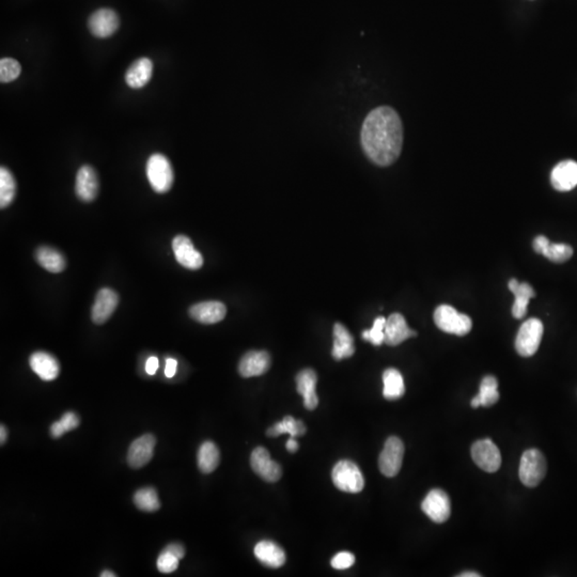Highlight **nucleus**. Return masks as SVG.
I'll return each instance as SVG.
<instances>
[{
	"mask_svg": "<svg viewBox=\"0 0 577 577\" xmlns=\"http://www.w3.org/2000/svg\"><path fill=\"white\" fill-rule=\"evenodd\" d=\"M198 467L203 474H211L219 465V450L213 442H205L198 450Z\"/></svg>",
	"mask_w": 577,
	"mask_h": 577,
	"instance_id": "obj_27",
	"label": "nucleus"
},
{
	"mask_svg": "<svg viewBox=\"0 0 577 577\" xmlns=\"http://www.w3.org/2000/svg\"><path fill=\"white\" fill-rule=\"evenodd\" d=\"M88 26L96 38H109L118 30V14L111 9L98 10L90 16Z\"/></svg>",
	"mask_w": 577,
	"mask_h": 577,
	"instance_id": "obj_14",
	"label": "nucleus"
},
{
	"mask_svg": "<svg viewBox=\"0 0 577 577\" xmlns=\"http://www.w3.org/2000/svg\"><path fill=\"white\" fill-rule=\"evenodd\" d=\"M36 259L38 264L51 273H61L67 267L63 253L48 246H42L36 249Z\"/></svg>",
	"mask_w": 577,
	"mask_h": 577,
	"instance_id": "obj_26",
	"label": "nucleus"
},
{
	"mask_svg": "<svg viewBox=\"0 0 577 577\" xmlns=\"http://www.w3.org/2000/svg\"><path fill=\"white\" fill-rule=\"evenodd\" d=\"M155 445L157 438L152 434H144L136 438L128 448V465L134 469L146 466L153 457Z\"/></svg>",
	"mask_w": 577,
	"mask_h": 577,
	"instance_id": "obj_12",
	"label": "nucleus"
},
{
	"mask_svg": "<svg viewBox=\"0 0 577 577\" xmlns=\"http://www.w3.org/2000/svg\"><path fill=\"white\" fill-rule=\"evenodd\" d=\"M354 563H355V557L353 554L349 552H341L332 558V567L337 570H346L351 567Z\"/></svg>",
	"mask_w": 577,
	"mask_h": 577,
	"instance_id": "obj_37",
	"label": "nucleus"
},
{
	"mask_svg": "<svg viewBox=\"0 0 577 577\" xmlns=\"http://www.w3.org/2000/svg\"><path fill=\"white\" fill-rule=\"evenodd\" d=\"M459 577H480L481 575L477 572H463L457 575Z\"/></svg>",
	"mask_w": 577,
	"mask_h": 577,
	"instance_id": "obj_46",
	"label": "nucleus"
},
{
	"mask_svg": "<svg viewBox=\"0 0 577 577\" xmlns=\"http://www.w3.org/2000/svg\"><path fill=\"white\" fill-rule=\"evenodd\" d=\"M250 465L258 476L267 482H276L282 478V467L272 460L265 448L258 447L250 457Z\"/></svg>",
	"mask_w": 577,
	"mask_h": 577,
	"instance_id": "obj_10",
	"label": "nucleus"
},
{
	"mask_svg": "<svg viewBox=\"0 0 577 577\" xmlns=\"http://www.w3.org/2000/svg\"><path fill=\"white\" fill-rule=\"evenodd\" d=\"M543 336V324L538 319L526 321L519 328L515 349L523 357H530L538 351Z\"/></svg>",
	"mask_w": 577,
	"mask_h": 577,
	"instance_id": "obj_6",
	"label": "nucleus"
},
{
	"mask_svg": "<svg viewBox=\"0 0 577 577\" xmlns=\"http://www.w3.org/2000/svg\"><path fill=\"white\" fill-rule=\"evenodd\" d=\"M60 422L63 423L65 432H70L80 426V418L73 411H67L61 417Z\"/></svg>",
	"mask_w": 577,
	"mask_h": 577,
	"instance_id": "obj_38",
	"label": "nucleus"
},
{
	"mask_svg": "<svg viewBox=\"0 0 577 577\" xmlns=\"http://www.w3.org/2000/svg\"><path fill=\"white\" fill-rule=\"evenodd\" d=\"M297 392L303 396L304 405L309 411L317 409L319 404L315 387H317V373L313 369H305L296 375Z\"/></svg>",
	"mask_w": 577,
	"mask_h": 577,
	"instance_id": "obj_21",
	"label": "nucleus"
},
{
	"mask_svg": "<svg viewBox=\"0 0 577 577\" xmlns=\"http://www.w3.org/2000/svg\"><path fill=\"white\" fill-rule=\"evenodd\" d=\"M361 147L372 163L390 166L399 159L403 146V125L397 111L380 106L365 117L361 126Z\"/></svg>",
	"mask_w": 577,
	"mask_h": 577,
	"instance_id": "obj_1",
	"label": "nucleus"
},
{
	"mask_svg": "<svg viewBox=\"0 0 577 577\" xmlns=\"http://www.w3.org/2000/svg\"><path fill=\"white\" fill-rule=\"evenodd\" d=\"M256 557L269 567H280L286 563V554L280 546L272 541L259 542L255 547Z\"/></svg>",
	"mask_w": 577,
	"mask_h": 577,
	"instance_id": "obj_24",
	"label": "nucleus"
},
{
	"mask_svg": "<svg viewBox=\"0 0 577 577\" xmlns=\"http://www.w3.org/2000/svg\"><path fill=\"white\" fill-rule=\"evenodd\" d=\"M383 383H384L383 394L385 399L392 401V400H398L403 397L405 392L403 376L397 369L389 368L385 371L383 373Z\"/></svg>",
	"mask_w": 577,
	"mask_h": 577,
	"instance_id": "obj_28",
	"label": "nucleus"
},
{
	"mask_svg": "<svg viewBox=\"0 0 577 577\" xmlns=\"http://www.w3.org/2000/svg\"><path fill=\"white\" fill-rule=\"evenodd\" d=\"M134 504L144 512H155L161 508L159 495L155 488H144L138 490L134 495Z\"/></svg>",
	"mask_w": 577,
	"mask_h": 577,
	"instance_id": "obj_31",
	"label": "nucleus"
},
{
	"mask_svg": "<svg viewBox=\"0 0 577 577\" xmlns=\"http://www.w3.org/2000/svg\"><path fill=\"white\" fill-rule=\"evenodd\" d=\"M100 576H101V577H115V576H117V575H115V573L111 572V571H104V572L101 573V575H100Z\"/></svg>",
	"mask_w": 577,
	"mask_h": 577,
	"instance_id": "obj_48",
	"label": "nucleus"
},
{
	"mask_svg": "<svg viewBox=\"0 0 577 577\" xmlns=\"http://www.w3.org/2000/svg\"><path fill=\"white\" fill-rule=\"evenodd\" d=\"M434 322L436 326L447 334L465 336L473 327L471 317L464 313H459L449 305H440L434 313Z\"/></svg>",
	"mask_w": 577,
	"mask_h": 577,
	"instance_id": "obj_5",
	"label": "nucleus"
},
{
	"mask_svg": "<svg viewBox=\"0 0 577 577\" xmlns=\"http://www.w3.org/2000/svg\"><path fill=\"white\" fill-rule=\"evenodd\" d=\"M271 367V356L265 351H250L240 359L238 372L243 378L264 374Z\"/></svg>",
	"mask_w": 577,
	"mask_h": 577,
	"instance_id": "obj_17",
	"label": "nucleus"
},
{
	"mask_svg": "<svg viewBox=\"0 0 577 577\" xmlns=\"http://www.w3.org/2000/svg\"><path fill=\"white\" fill-rule=\"evenodd\" d=\"M421 509L433 522L444 523L449 519L451 513V504L449 496L440 488L430 490L421 504Z\"/></svg>",
	"mask_w": 577,
	"mask_h": 577,
	"instance_id": "obj_9",
	"label": "nucleus"
},
{
	"mask_svg": "<svg viewBox=\"0 0 577 577\" xmlns=\"http://www.w3.org/2000/svg\"><path fill=\"white\" fill-rule=\"evenodd\" d=\"M8 432L7 428H5L3 425H1L0 427V442H1V445L5 444V440H7Z\"/></svg>",
	"mask_w": 577,
	"mask_h": 577,
	"instance_id": "obj_45",
	"label": "nucleus"
},
{
	"mask_svg": "<svg viewBox=\"0 0 577 577\" xmlns=\"http://www.w3.org/2000/svg\"><path fill=\"white\" fill-rule=\"evenodd\" d=\"M355 353L354 339L349 330L341 323H336L334 326V346H332V357L336 361L349 359Z\"/></svg>",
	"mask_w": 577,
	"mask_h": 577,
	"instance_id": "obj_25",
	"label": "nucleus"
},
{
	"mask_svg": "<svg viewBox=\"0 0 577 577\" xmlns=\"http://www.w3.org/2000/svg\"><path fill=\"white\" fill-rule=\"evenodd\" d=\"M22 73V67L13 58H3L0 60V82L3 84L13 82Z\"/></svg>",
	"mask_w": 577,
	"mask_h": 577,
	"instance_id": "obj_34",
	"label": "nucleus"
},
{
	"mask_svg": "<svg viewBox=\"0 0 577 577\" xmlns=\"http://www.w3.org/2000/svg\"><path fill=\"white\" fill-rule=\"evenodd\" d=\"M177 369H178V361L173 359H167L166 367H165V375L167 378H173L176 375Z\"/></svg>",
	"mask_w": 577,
	"mask_h": 577,
	"instance_id": "obj_41",
	"label": "nucleus"
},
{
	"mask_svg": "<svg viewBox=\"0 0 577 577\" xmlns=\"http://www.w3.org/2000/svg\"><path fill=\"white\" fill-rule=\"evenodd\" d=\"M165 551L170 552L173 555L177 556L179 559H182L185 556V548L180 543L168 544L166 547L163 548Z\"/></svg>",
	"mask_w": 577,
	"mask_h": 577,
	"instance_id": "obj_39",
	"label": "nucleus"
},
{
	"mask_svg": "<svg viewBox=\"0 0 577 577\" xmlns=\"http://www.w3.org/2000/svg\"><path fill=\"white\" fill-rule=\"evenodd\" d=\"M497 388V380L492 375H488L481 381L480 392L478 394L481 407H490L497 403L499 400V392Z\"/></svg>",
	"mask_w": 577,
	"mask_h": 577,
	"instance_id": "obj_32",
	"label": "nucleus"
},
{
	"mask_svg": "<svg viewBox=\"0 0 577 577\" xmlns=\"http://www.w3.org/2000/svg\"><path fill=\"white\" fill-rule=\"evenodd\" d=\"M147 177L154 192L165 194L172 188L174 173L170 161L163 154L155 153L148 159Z\"/></svg>",
	"mask_w": 577,
	"mask_h": 577,
	"instance_id": "obj_2",
	"label": "nucleus"
},
{
	"mask_svg": "<svg viewBox=\"0 0 577 577\" xmlns=\"http://www.w3.org/2000/svg\"><path fill=\"white\" fill-rule=\"evenodd\" d=\"M471 457L477 466L486 473H495L501 465V455L497 446L492 440H477L471 446Z\"/></svg>",
	"mask_w": 577,
	"mask_h": 577,
	"instance_id": "obj_8",
	"label": "nucleus"
},
{
	"mask_svg": "<svg viewBox=\"0 0 577 577\" xmlns=\"http://www.w3.org/2000/svg\"><path fill=\"white\" fill-rule=\"evenodd\" d=\"M227 315V308L220 302H202L190 308L192 319L202 324H215L224 320Z\"/></svg>",
	"mask_w": 577,
	"mask_h": 577,
	"instance_id": "obj_18",
	"label": "nucleus"
},
{
	"mask_svg": "<svg viewBox=\"0 0 577 577\" xmlns=\"http://www.w3.org/2000/svg\"><path fill=\"white\" fill-rule=\"evenodd\" d=\"M75 192L82 201L91 202L99 194V179L89 165L80 167L75 181Z\"/></svg>",
	"mask_w": 577,
	"mask_h": 577,
	"instance_id": "obj_15",
	"label": "nucleus"
},
{
	"mask_svg": "<svg viewBox=\"0 0 577 577\" xmlns=\"http://www.w3.org/2000/svg\"><path fill=\"white\" fill-rule=\"evenodd\" d=\"M385 324H386V319L384 317H376L370 330H363L361 335L363 339L376 346L384 343Z\"/></svg>",
	"mask_w": 577,
	"mask_h": 577,
	"instance_id": "obj_35",
	"label": "nucleus"
},
{
	"mask_svg": "<svg viewBox=\"0 0 577 577\" xmlns=\"http://www.w3.org/2000/svg\"><path fill=\"white\" fill-rule=\"evenodd\" d=\"M551 183L558 192H569L577 186V163L571 159L561 161L554 167Z\"/></svg>",
	"mask_w": 577,
	"mask_h": 577,
	"instance_id": "obj_19",
	"label": "nucleus"
},
{
	"mask_svg": "<svg viewBox=\"0 0 577 577\" xmlns=\"http://www.w3.org/2000/svg\"><path fill=\"white\" fill-rule=\"evenodd\" d=\"M550 243H551V242L548 240L547 238H545V236H536V238H534V244H532V245H534V249L536 253H543V250L545 249L546 246H547Z\"/></svg>",
	"mask_w": 577,
	"mask_h": 577,
	"instance_id": "obj_40",
	"label": "nucleus"
},
{
	"mask_svg": "<svg viewBox=\"0 0 577 577\" xmlns=\"http://www.w3.org/2000/svg\"><path fill=\"white\" fill-rule=\"evenodd\" d=\"M404 445L400 438L390 436L385 442L384 449L381 452L378 466L381 473L386 477H394L399 474L403 461Z\"/></svg>",
	"mask_w": 577,
	"mask_h": 577,
	"instance_id": "obj_7",
	"label": "nucleus"
},
{
	"mask_svg": "<svg viewBox=\"0 0 577 577\" xmlns=\"http://www.w3.org/2000/svg\"><path fill=\"white\" fill-rule=\"evenodd\" d=\"M306 427L303 421L297 420L292 416H286L280 422L275 423L274 426L267 430V434L269 438H277L282 434H288L292 438L304 435Z\"/></svg>",
	"mask_w": 577,
	"mask_h": 577,
	"instance_id": "obj_29",
	"label": "nucleus"
},
{
	"mask_svg": "<svg viewBox=\"0 0 577 577\" xmlns=\"http://www.w3.org/2000/svg\"><path fill=\"white\" fill-rule=\"evenodd\" d=\"M159 367V361L157 357L155 356H151L149 359L147 361V363H146V371H147L148 374L154 375L157 373V369Z\"/></svg>",
	"mask_w": 577,
	"mask_h": 577,
	"instance_id": "obj_42",
	"label": "nucleus"
},
{
	"mask_svg": "<svg viewBox=\"0 0 577 577\" xmlns=\"http://www.w3.org/2000/svg\"><path fill=\"white\" fill-rule=\"evenodd\" d=\"M546 460L540 450H526L519 462V479L524 486L534 488L543 480L546 475Z\"/></svg>",
	"mask_w": 577,
	"mask_h": 577,
	"instance_id": "obj_4",
	"label": "nucleus"
},
{
	"mask_svg": "<svg viewBox=\"0 0 577 577\" xmlns=\"http://www.w3.org/2000/svg\"><path fill=\"white\" fill-rule=\"evenodd\" d=\"M153 72V63L149 58L135 61L125 74V82L132 89H140L150 82Z\"/></svg>",
	"mask_w": 577,
	"mask_h": 577,
	"instance_id": "obj_22",
	"label": "nucleus"
},
{
	"mask_svg": "<svg viewBox=\"0 0 577 577\" xmlns=\"http://www.w3.org/2000/svg\"><path fill=\"white\" fill-rule=\"evenodd\" d=\"M119 295L111 288H103L96 293L95 301L91 309V317L94 324L102 325L109 320L117 309Z\"/></svg>",
	"mask_w": 577,
	"mask_h": 577,
	"instance_id": "obj_13",
	"label": "nucleus"
},
{
	"mask_svg": "<svg viewBox=\"0 0 577 577\" xmlns=\"http://www.w3.org/2000/svg\"><path fill=\"white\" fill-rule=\"evenodd\" d=\"M332 478L335 486L346 493H359L365 486L361 469L349 460H342L335 465Z\"/></svg>",
	"mask_w": 577,
	"mask_h": 577,
	"instance_id": "obj_3",
	"label": "nucleus"
},
{
	"mask_svg": "<svg viewBox=\"0 0 577 577\" xmlns=\"http://www.w3.org/2000/svg\"><path fill=\"white\" fill-rule=\"evenodd\" d=\"M179 559L177 556L171 554L170 552H161V555L157 558V565L159 572L161 573H172L178 569Z\"/></svg>",
	"mask_w": 577,
	"mask_h": 577,
	"instance_id": "obj_36",
	"label": "nucleus"
},
{
	"mask_svg": "<svg viewBox=\"0 0 577 577\" xmlns=\"http://www.w3.org/2000/svg\"><path fill=\"white\" fill-rule=\"evenodd\" d=\"M16 195V181L7 167L0 168V207H9Z\"/></svg>",
	"mask_w": 577,
	"mask_h": 577,
	"instance_id": "obj_30",
	"label": "nucleus"
},
{
	"mask_svg": "<svg viewBox=\"0 0 577 577\" xmlns=\"http://www.w3.org/2000/svg\"><path fill=\"white\" fill-rule=\"evenodd\" d=\"M471 404L473 409H478L479 407H481L480 400H479L478 396H476L474 399L471 400Z\"/></svg>",
	"mask_w": 577,
	"mask_h": 577,
	"instance_id": "obj_47",
	"label": "nucleus"
},
{
	"mask_svg": "<svg viewBox=\"0 0 577 577\" xmlns=\"http://www.w3.org/2000/svg\"><path fill=\"white\" fill-rule=\"evenodd\" d=\"M286 450H288V451L292 452V453H293V452L297 451L298 442H296L295 438H292V436L291 438H290V440H288V442H286Z\"/></svg>",
	"mask_w": 577,
	"mask_h": 577,
	"instance_id": "obj_44",
	"label": "nucleus"
},
{
	"mask_svg": "<svg viewBox=\"0 0 577 577\" xmlns=\"http://www.w3.org/2000/svg\"><path fill=\"white\" fill-rule=\"evenodd\" d=\"M415 336H417V332L407 326V321L400 313H392L386 319L384 343L387 346H399L402 342Z\"/></svg>",
	"mask_w": 577,
	"mask_h": 577,
	"instance_id": "obj_16",
	"label": "nucleus"
},
{
	"mask_svg": "<svg viewBox=\"0 0 577 577\" xmlns=\"http://www.w3.org/2000/svg\"><path fill=\"white\" fill-rule=\"evenodd\" d=\"M172 249L177 261L183 267L196 271L203 265V257L188 236H178L173 238Z\"/></svg>",
	"mask_w": 577,
	"mask_h": 577,
	"instance_id": "obj_11",
	"label": "nucleus"
},
{
	"mask_svg": "<svg viewBox=\"0 0 577 577\" xmlns=\"http://www.w3.org/2000/svg\"><path fill=\"white\" fill-rule=\"evenodd\" d=\"M51 435L53 436L54 438H59L65 434V430L63 428V423L60 421H56L54 422L53 425L51 426Z\"/></svg>",
	"mask_w": 577,
	"mask_h": 577,
	"instance_id": "obj_43",
	"label": "nucleus"
},
{
	"mask_svg": "<svg viewBox=\"0 0 577 577\" xmlns=\"http://www.w3.org/2000/svg\"><path fill=\"white\" fill-rule=\"evenodd\" d=\"M29 365L38 378L43 381H54L60 373V365L56 357L46 352H36L29 359Z\"/></svg>",
	"mask_w": 577,
	"mask_h": 577,
	"instance_id": "obj_20",
	"label": "nucleus"
},
{
	"mask_svg": "<svg viewBox=\"0 0 577 577\" xmlns=\"http://www.w3.org/2000/svg\"><path fill=\"white\" fill-rule=\"evenodd\" d=\"M544 257L547 258L554 263H563L571 259L573 256V248L567 244H548L543 253Z\"/></svg>",
	"mask_w": 577,
	"mask_h": 577,
	"instance_id": "obj_33",
	"label": "nucleus"
},
{
	"mask_svg": "<svg viewBox=\"0 0 577 577\" xmlns=\"http://www.w3.org/2000/svg\"><path fill=\"white\" fill-rule=\"evenodd\" d=\"M508 286H509L510 291L512 292L515 296V301L512 307L513 317L515 319H523L526 315L527 307H528L530 298L536 296L534 288L526 282L519 284L517 279H511Z\"/></svg>",
	"mask_w": 577,
	"mask_h": 577,
	"instance_id": "obj_23",
	"label": "nucleus"
}]
</instances>
